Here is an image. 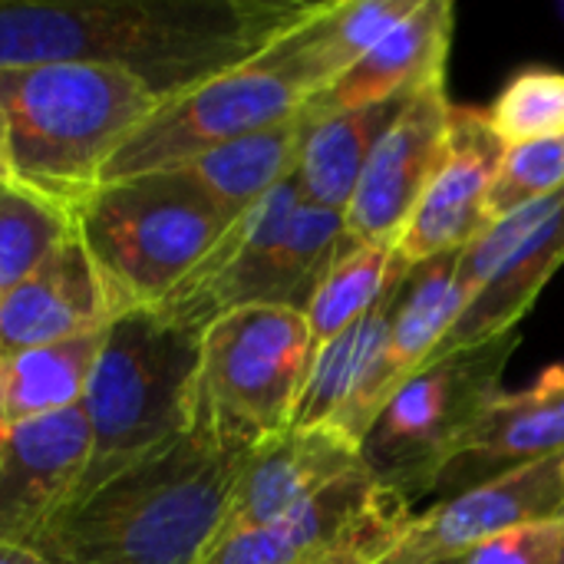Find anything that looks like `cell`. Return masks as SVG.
I'll return each mask as SVG.
<instances>
[{"label": "cell", "instance_id": "6da1fadb", "mask_svg": "<svg viewBox=\"0 0 564 564\" xmlns=\"http://www.w3.org/2000/svg\"><path fill=\"white\" fill-rule=\"evenodd\" d=\"M314 7L291 0H0V69L112 66L165 102L254 59Z\"/></svg>", "mask_w": 564, "mask_h": 564}, {"label": "cell", "instance_id": "7a4b0ae2", "mask_svg": "<svg viewBox=\"0 0 564 564\" xmlns=\"http://www.w3.org/2000/svg\"><path fill=\"white\" fill-rule=\"evenodd\" d=\"M258 443L205 420L63 509L33 545L56 564H202Z\"/></svg>", "mask_w": 564, "mask_h": 564}, {"label": "cell", "instance_id": "3957f363", "mask_svg": "<svg viewBox=\"0 0 564 564\" xmlns=\"http://www.w3.org/2000/svg\"><path fill=\"white\" fill-rule=\"evenodd\" d=\"M155 106L159 99L135 76L112 66L43 63L0 69L13 182L73 212Z\"/></svg>", "mask_w": 564, "mask_h": 564}, {"label": "cell", "instance_id": "277c9868", "mask_svg": "<svg viewBox=\"0 0 564 564\" xmlns=\"http://www.w3.org/2000/svg\"><path fill=\"white\" fill-rule=\"evenodd\" d=\"M202 334L165 321L155 307L109 321L79 410L89 459L66 509L86 502L122 469L175 443L195 420Z\"/></svg>", "mask_w": 564, "mask_h": 564}, {"label": "cell", "instance_id": "5b68a950", "mask_svg": "<svg viewBox=\"0 0 564 564\" xmlns=\"http://www.w3.org/2000/svg\"><path fill=\"white\" fill-rule=\"evenodd\" d=\"M73 225L112 317L159 307L231 228L185 169L102 182L73 208Z\"/></svg>", "mask_w": 564, "mask_h": 564}, {"label": "cell", "instance_id": "8992f818", "mask_svg": "<svg viewBox=\"0 0 564 564\" xmlns=\"http://www.w3.org/2000/svg\"><path fill=\"white\" fill-rule=\"evenodd\" d=\"M516 347L519 330L420 367L390 397L360 446L370 479L410 506L430 499L463 436L502 393V373Z\"/></svg>", "mask_w": 564, "mask_h": 564}, {"label": "cell", "instance_id": "52a82bcc", "mask_svg": "<svg viewBox=\"0 0 564 564\" xmlns=\"http://www.w3.org/2000/svg\"><path fill=\"white\" fill-rule=\"evenodd\" d=\"M314 340L304 311L251 304L202 330L195 420L261 443L291 426Z\"/></svg>", "mask_w": 564, "mask_h": 564}, {"label": "cell", "instance_id": "ba28073f", "mask_svg": "<svg viewBox=\"0 0 564 564\" xmlns=\"http://www.w3.org/2000/svg\"><path fill=\"white\" fill-rule=\"evenodd\" d=\"M281 36L254 59L159 102L109 159L102 182L182 169L225 142L294 119L311 102V93Z\"/></svg>", "mask_w": 564, "mask_h": 564}, {"label": "cell", "instance_id": "9c48e42d", "mask_svg": "<svg viewBox=\"0 0 564 564\" xmlns=\"http://www.w3.org/2000/svg\"><path fill=\"white\" fill-rule=\"evenodd\" d=\"M413 519L406 499L357 469L291 516L218 542L202 564H380Z\"/></svg>", "mask_w": 564, "mask_h": 564}, {"label": "cell", "instance_id": "30bf717a", "mask_svg": "<svg viewBox=\"0 0 564 564\" xmlns=\"http://www.w3.org/2000/svg\"><path fill=\"white\" fill-rule=\"evenodd\" d=\"M562 264L564 188L492 221L473 245L459 251V284L469 294V307L436 357L519 330V321L532 311Z\"/></svg>", "mask_w": 564, "mask_h": 564}, {"label": "cell", "instance_id": "8fae6325", "mask_svg": "<svg viewBox=\"0 0 564 564\" xmlns=\"http://www.w3.org/2000/svg\"><path fill=\"white\" fill-rule=\"evenodd\" d=\"M449 116L453 102L446 96V79H433L406 96L397 119L377 139L344 212V228L354 245H400L426 185L443 162Z\"/></svg>", "mask_w": 564, "mask_h": 564}, {"label": "cell", "instance_id": "7c38bea8", "mask_svg": "<svg viewBox=\"0 0 564 564\" xmlns=\"http://www.w3.org/2000/svg\"><path fill=\"white\" fill-rule=\"evenodd\" d=\"M564 519V456L516 469L416 516L380 564L456 562L476 545L535 522Z\"/></svg>", "mask_w": 564, "mask_h": 564}, {"label": "cell", "instance_id": "4fadbf2b", "mask_svg": "<svg viewBox=\"0 0 564 564\" xmlns=\"http://www.w3.org/2000/svg\"><path fill=\"white\" fill-rule=\"evenodd\" d=\"M400 284L314 354L288 430H334L364 446L370 426L397 393L390 377V330Z\"/></svg>", "mask_w": 564, "mask_h": 564}, {"label": "cell", "instance_id": "5bb4252c", "mask_svg": "<svg viewBox=\"0 0 564 564\" xmlns=\"http://www.w3.org/2000/svg\"><path fill=\"white\" fill-rule=\"evenodd\" d=\"M502 155L506 142L489 126V116L453 106L443 162L397 245L406 264L456 254L489 228L486 202Z\"/></svg>", "mask_w": 564, "mask_h": 564}, {"label": "cell", "instance_id": "9a60e30c", "mask_svg": "<svg viewBox=\"0 0 564 564\" xmlns=\"http://www.w3.org/2000/svg\"><path fill=\"white\" fill-rule=\"evenodd\" d=\"M89 459V430L79 406L0 426V542L33 549L69 506Z\"/></svg>", "mask_w": 564, "mask_h": 564}, {"label": "cell", "instance_id": "2e32d148", "mask_svg": "<svg viewBox=\"0 0 564 564\" xmlns=\"http://www.w3.org/2000/svg\"><path fill=\"white\" fill-rule=\"evenodd\" d=\"M564 456V364H552L532 387L499 393L463 436L433 486V506L502 479L532 463Z\"/></svg>", "mask_w": 564, "mask_h": 564}, {"label": "cell", "instance_id": "e0dca14e", "mask_svg": "<svg viewBox=\"0 0 564 564\" xmlns=\"http://www.w3.org/2000/svg\"><path fill=\"white\" fill-rule=\"evenodd\" d=\"M357 469H364L360 446L334 430H284L261 440L235 482L215 545L291 516Z\"/></svg>", "mask_w": 564, "mask_h": 564}, {"label": "cell", "instance_id": "ac0fdd59", "mask_svg": "<svg viewBox=\"0 0 564 564\" xmlns=\"http://www.w3.org/2000/svg\"><path fill=\"white\" fill-rule=\"evenodd\" d=\"M456 30V7L449 0H416V7L373 43L334 86L317 93L301 116L307 122L390 102L416 93L433 79H446V59Z\"/></svg>", "mask_w": 564, "mask_h": 564}, {"label": "cell", "instance_id": "d6986e66", "mask_svg": "<svg viewBox=\"0 0 564 564\" xmlns=\"http://www.w3.org/2000/svg\"><path fill=\"white\" fill-rule=\"evenodd\" d=\"M109 321L106 291L73 228L26 281L0 297V360L102 330Z\"/></svg>", "mask_w": 564, "mask_h": 564}, {"label": "cell", "instance_id": "ffe728a7", "mask_svg": "<svg viewBox=\"0 0 564 564\" xmlns=\"http://www.w3.org/2000/svg\"><path fill=\"white\" fill-rule=\"evenodd\" d=\"M416 0H334L317 3L281 43L291 53L311 99L334 86L373 43H380Z\"/></svg>", "mask_w": 564, "mask_h": 564}, {"label": "cell", "instance_id": "44dd1931", "mask_svg": "<svg viewBox=\"0 0 564 564\" xmlns=\"http://www.w3.org/2000/svg\"><path fill=\"white\" fill-rule=\"evenodd\" d=\"M304 132L307 122L297 112L281 126L225 142L182 169L218 205V212L228 221H238L245 212H251L264 195H271L281 182H288L297 172Z\"/></svg>", "mask_w": 564, "mask_h": 564}, {"label": "cell", "instance_id": "7402d4cb", "mask_svg": "<svg viewBox=\"0 0 564 564\" xmlns=\"http://www.w3.org/2000/svg\"><path fill=\"white\" fill-rule=\"evenodd\" d=\"M406 96L350 109V112H334L324 119L307 122L301 159H297V192L307 205L330 208V212H347L357 182L367 169V159L377 145V139L387 132V126L397 119L403 109Z\"/></svg>", "mask_w": 564, "mask_h": 564}, {"label": "cell", "instance_id": "603a6c76", "mask_svg": "<svg viewBox=\"0 0 564 564\" xmlns=\"http://www.w3.org/2000/svg\"><path fill=\"white\" fill-rule=\"evenodd\" d=\"M466 307L469 294L459 284V251L410 264L397 294L390 330V377L397 390L440 354Z\"/></svg>", "mask_w": 564, "mask_h": 564}, {"label": "cell", "instance_id": "cb8c5ba5", "mask_svg": "<svg viewBox=\"0 0 564 564\" xmlns=\"http://www.w3.org/2000/svg\"><path fill=\"white\" fill-rule=\"evenodd\" d=\"M106 327L0 360V426H20L79 406Z\"/></svg>", "mask_w": 564, "mask_h": 564}, {"label": "cell", "instance_id": "d4e9b609", "mask_svg": "<svg viewBox=\"0 0 564 564\" xmlns=\"http://www.w3.org/2000/svg\"><path fill=\"white\" fill-rule=\"evenodd\" d=\"M406 271L410 264L403 261L400 248L350 245L330 264L304 311L314 354L334 337H340L347 327H354L364 314H370L383 301V294L406 278Z\"/></svg>", "mask_w": 564, "mask_h": 564}, {"label": "cell", "instance_id": "484cf974", "mask_svg": "<svg viewBox=\"0 0 564 564\" xmlns=\"http://www.w3.org/2000/svg\"><path fill=\"white\" fill-rule=\"evenodd\" d=\"M73 212L20 182L0 185V297L26 281L69 235Z\"/></svg>", "mask_w": 564, "mask_h": 564}, {"label": "cell", "instance_id": "4316f807", "mask_svg": "<svg viewBox=\"0 0 564 564\" xmlns=\"http://www.w3.org/2000/svg\"><path fill=\"white\" fill-rule=\"evenodd\" d=\"M496 135L509 145L562 139L564 135V73L522 69L499 93L486 112Z\"/></svg>", "mask_w": 564, "mask_h": 564}, {"label": "cell", "instance_id": "83f0119b", "mask_svg": "<svg viewBox=\"0 0 564 564\" xmlns=\"http://www.w3.org/2000/svg\"><path fill=\"white\" fill-rule=\"evenodd\" d=\"M564 188V135L562 139H542V142H522L509 145L496 182L489 188L486 218L489 225L532 205L549 195H558Z\"/></svg>", "mask_w": 564, "mask_h": 564}, {"label": "cell", "instance_id": "f1b7e54d", "mask_svg": "<svg viewBox=\"0 0 564 564\" xmlns=\"http://www.w3.org/2000/svg\"><path fill=\"white\" fill-rule=\"evenodd\" d=\"M459 564H564V519L502 532L466 552Z\"/></svg>", "mask_w": 564, "mask_h": 564}, {"label": "cell", "instance_id": "f546056e", "mask_svg": "<svg viewBox=\"0 0 564 564\" xmlns=\"http://www.w3.org/2000/svg\"><path fill=\"white\" fill-rule=\"evenodd\" d=\"M0 564H56L50 562L46 555H40L36 549L26 545H3L0 542Z\"/></svg>", "mask_w": 564, "mask_h": 564}, {"label": "cell", "instance_id": "4dcf8cb0", "mask_svg": "<svg viewBox=\"0 0 564 564\" xmlns=\"http://www.w3.org/2000/svg\"><path fill=\"white\" fill-rule=\"evenodd\" d=\"M13 182V165H10V142H7V119L0 112V185Z\"/></svg>", "mask_w": 564, "mask_h": 564}, {"label": "cell", "instance_id": "1f68e13d", "mask_svg": "<svg viewBox=\"0 0 564 564\" xmlns=\"http://www.w3.org/2000/svg\"><path fill=\"white\" fill-rule=\"evenodd\" d=\"M436 564H459V558H456V562H436Z\"/></svg>", "mask_w": 564, "mask_h": 564}]
</instances>
